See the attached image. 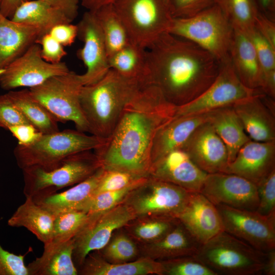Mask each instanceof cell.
I'll list each match as a JSON object with an SVG mask.
<instances>
[{
    "mask_svg": "<svg viewBox=\"0 0 275 275\" xmlns=\"http://www.w3.org/2000/svg\"><path fill=\"white\" fill-rule=\"evenodd\" d=\"M112 5L131 42L145 49L168 32L173 18L163 0H114Z\"/></svg>",
    "mask_w": 275,
    "mask_h": 275,
    "instance_id": "8",
    "label": "cell"
},
{
    "mask_svg": "<svg viewBox=\"0 0 275 275\" xmlns=\"http://www.w3.org/2000/svg\"><path fill=\"white\" fill-rule=\"evenodd\" d=\"M219 62L196 43L166 32L147 49L145 84L179 106L197 98L216 78Z\"/></svg>",
    "mask_w": 275,
    "mask_h": 275,
    "instance_id": "2",
    "label": "cell"
},
{
    "mask_svg": "<svg viewBox=\"0 0 275 275\" xmlns=\"http://www.w3.org/2000/svg\"><path fill=\"white\" fill-rule=\"evenodd\" d=\"M266 258L262 274L265 275L275 274V249L266 252Z\"/></svg>",
    "mask_w": 275,
    "mask_h": 275,
    "instance_id": "54",
    "label": "cell"
},
{
    "mask_svg": "<svg viewBox=\"0 0 275 275\" xmlns=\"http://www.w3.org/2000/svg\"><path fill=\"white\" fill-rule=\"evenodd\" d=\"M209 122L226 146L229 163L251 139L232 106L210 111Z\"/></svg>",
    "mask_w": 275,
    "mask_h": 275,
    "instance_id": "31",
    "label": "cell"
},
{
    "mask_svg": "<svg viewBox=\"0 0 275 275\" xmlns=\"http://www.w3.org/2000/svg\"><path fill=\"white\" fill-rule=\"evenodd\" d=\"M108 64L112 69L121 75L145 84L146 49L130 43L108 57Z\"/></svg>",
    "mask_w": 275,
    "mask_h": 275,
    "instance_id": "34",
    "label": "cell"
},
{
    "mask_svg": "<svg viewBox=\"0 0 275 275\" xmlns=\"http://www.w3.org/2000/svg\"><path fill=\"white\" fill-rule=\"evenodd\" d=\"M163 1L168 5V6L169 7V3L170 0H163Z\"/></svg>",
    "mask_w": 275,
    "mask_h": 275,
    "instance_id": "56",
    "label": "cell"
},
{
    "mask_svg": "<svg viewBox=\"0 0 275 275\" xmlns=\"http://www.w3.org/2000/svg\"><path fill=\"white\" fill-rule=\"evenodd\" d=\"M29 123L42 134L59 131L58 121L31 95L29 89L10 91L6 93Z\"/></svg>",
    "mask_w": 275,
    "mask_h": 275,
    "instance_id": "32",
    "label": "cell"
},
{
    "mask_svg": "<svg viewBox=\"0 0 275 275\" xmlns=\"http://www.w3.org/2000/svg\"><path fill=\"white\" fill-rule=\"evenodd\" d=\"M234 29L229 56L234 71L246 87L260 90L263 70L254 46L246 33Z\"/></svg>",
    "mask_w": 275,
    "mask_h": 275,
    "instance_id": "24",
    "label": "cell"
},
{
    "mask_svg": "<svg viewBox=\"0 0 275 275\" xmlns=\"http://www.w3.org/2000/svg\"><path fill=\"white\" fill-rule=\"evenodd\" d=\"M233 28L245 32L255 27L260 11L256 0H215Z\"/></svg>",
    "mask_w": 275,
    "mask_h": 275,
    "instance_id": "35",
    "label": "cell"
},
{
    "mask_svg": "<svg viewBox=\"0 0 275 275\" xmlns=\"http://www.w3.org/2000/svg\"><path fill=\"white\" fill-rule=\"evenodd\" d=\"M106 140L78 130H59L42 134L31 145L18 144L14 154L21 170L31 167L48 170L59 165L72 155L98 148Z\"/></svg>",
    "mask_w": 275,
    "mask_h": 275,
    "instance_id": "4",
    "label": "cell"
},
{
    "mask_svg": "<svg viewBox=\"0 0 275 275\" xmlns=\"http://www.w3.org/2000/svg\"><path fill=\"white\" fill-rule=\"evenodd\" d=\"M260 92L261 90L250 89L241 81L229 59L220 63L216 78L202 94L190 102L176 107L175 116L204 113L231 106Z\"/></svg>",
    "mask_w": 275,
    "mask_h": 275,
    "instance_id": "12",
    "label": "cell"
},
{
    "mask_svg": "<svg viewBox=\"0 0 275 275\" xmlns=\"http://www.w3.org/2000/svg\"><path fill=\"white\" fill-rule=\"evenodd\" d=\"M215 0H170L169 9L174 18L192 17L215 4Z\"/></svg>",
    "mask_w": 275,
    "mask_h": 275,
    "instance_id": "44",
    "label": "cell"
},
{
    "mask_svg": "<svg viewBox=\"0 0 275 275\" xmlns=\"http://www.w3.org/2000/svg\"><path fill=\"white\" fill-rule=\"evenodd\" d=\"M234 31L231 23L215 4L192 17L173 18L168 32L196 43L221 63L230 59Z\"/></svg>",
    "mask_w": 275,
    "mask_h": 275,
    "instance_id": "6",
    "label": "cell"
},
{
    "mask_svg": "<svg viewBox=\"0 0 275 275\" xmlns=\"http://www.w3.org/2000/svg\"><path fill=\"white\" fill-rule=\"evenodd\" d=\"M12 135L17 140L18 144L28 146L32 144L42 134L31 124H23L9 128Z\"/></svg>",
    "mask_w": 275,
    "mask_h": 275,
    "instance_id": "49",
    "label": "cell"
},
{
    "mask_svg": "<svg viewBox=\"0 0 275 275\" xmlns=\"http://www.w3.org/2000/svg\"><path fill=\"white\" fill-rule=\"evenodd\" d=\"M77 26V37L83 42L77 56L86 68L80 74L84 86L101 79L110 69L108 56L103 37L94 12H85Z\"/></svg>",
    "mask_w": 275,
    "mask_h": 275,
    "instance_id": "16",
    "label": "cell"
},
{
    "mask_svg": "<svg viewBox=\"0 0 275 275\" xmlns=\"http://www.w3.org/2000/svg\"><path fill=\"white\" fill-rule=\"evenodd\" d=\"M201 244L179 222L159 239L148 243L144 250L148 256L162 260L196 255Z\"/></svg>",
    "mask_w": 275,
    "mask_h": 275,
    "instance_id": "28",
    "label": "cell"
},
{
    "mask_svg": "<svg viewBox=\"0 0 275 275\" xmlns=\"http://www.w3.org/2000/svg\"><path fill=\"white\" fill-rule=\"evenodd\" d=\"M244 33L254 46L263 70V78L265 75L275 71V48L259 34L255 27Z\"/></svg>",
    "mask_w": 275,
    "mask_h": 275,
    "instance_id": "41",
    "label": "cell"
},
{
    "mask_svg": "<svg viewBox=\"0 0 275 275\" xmlns=\"http://www.w3.org/2000/svg\"><path fill=\"white\" fill-rule=\"evenodd\" d=\"M190 193L173 183L148 176L144 183L130 193L124 203L136 218H176Z\"/></svg>",
    "mask_w": 275,
    "mask_h": 275,
    "instance_id": "10",
    "label": "cell"
},
{
    "mask_svg": "<svg viewBox=\"0 0 275 275\" xmlns=\"http://www.w3.org/2000/svg\"><path fill=\"white\" fill-rule=\"evenodd\" d=\"M176 219L201 244L224 231L216 207L200 192L189 193Z\"/></svg>",
    "mask_w": 275,
    "mask_h": 275,
    "instance_id": "18",
    "label": "cell"
},
{
    "mask_svg": "<svg viewBox=\"0 0 275 275\" xmlns=\"http://www.w3.org/2000/svg\"><path fill=\"white\" fill-rule=\"evenodd\" d=\"M74 244L72 239L60 243L44 245L42 255L27 266L29 275H77L73 259Z\"/></svg>",
    "mask_w": 275,
    "mask_h": 275,
    "instance_id": "27",
    "label": "cell"
},
{
    "mask_svg": "<svg viewBox=\"0 0 275 275\" xmlns=\"http://www.w3.org/2000/svg\"><path fill=\"white\" fill-rule=\"evenodd\" d=\"M176 107L155 86L140 89L123 108L105 143L94 150L101 167L148 177L155 136L175 117Z\"/></svg>",
    "mask_w": 275,
    "mask_h": 275,
    "instance_id": "1",
    "label": "cell"
},
{
    "mask_svg": "<svg viewBox=\"0 0 275 275\" xmlns=\"http://www.w3.org/2000/svg\"><path fill=\"white\" fill-rule=\"evenodd\" d=\"M144 87L112 69L97 82L83 86L80 103L89 133L107 139L125 105Z\"/></svg>",
    "mask_w": 275,
    "mask_h": 275,
    "instance_id": "3",
    "label": "cell"
},
{
    "mask_svg": "<svg viewBox=\"0 0 275 275\" xmlns=\"http://www.w3.org/2000/svg\"><path fill=\"white\" fill-rule=\"evenodd\" d=\"M89 214L87 222L73 238V259L75 266L79 267L89 254L106 246L116 230L136 218L124 202L108 210Z\"/></svg>",
    "mask_w": 275,
    "mask_h": 275,
    "instance_id": "11",
    "label": "cell"
},
{
    "mask_svg": "<svg viewBox=\"0 0 275 275\" xmlns=\"http://www.w3.org/2000/svg\"><path fill=\"white\" fill-rule=\"evenodd\" d=\"M102 250L103 257L112 263L129 262L135 258L138 254L137 247L134 242L123 233L112 237Z\"/></svg>",
    "mask_w": 275,
    "mask_h": 275,
    "instance_id": "40",
    "label": "cell"
},
{
    "mask_svg": "<svg viewBox=\"0 0 275 275\" xmlns=\"http://www.w3.org/2000/svg\"><path fill=\"white\" fill-rule=\"evenodd\" d=\"M90 253L78 269L84 275H147L163 274L161 261L149 257L135 261L112 263L96 253Z\"/></svg>",
    "mask_w": 275,
    "mask_h": 275,
    "instance_id": "26",
    "label": "cell"
},
{
    "mask_svg": "<svg viewBox=\"0 0 275 275\" xmlns=\"http://www.w3.org/2000/svg\"><path fill=\"white\" fill-rule=\"evenodd\" d=\"M148 177L141 178L130 185L120 189L93 195L86 204L82 211L89 213L99 212L124 203L130 193L144 183Z\"/></svg>",
    "mask_w": 275,
    "mask_h": 275,
    "instance_id": "38",
    "label": "cell"
},
{
    "mask_svg": "<svg viewBox=\"0 0 275 275\" xmlns=\"http://www.w3.org/2000/svg\"><path fill=\"white\" fill-rule=\"evenodd\" d=\"M163 267V274L217 275L195 255L160 261Z\"/></svg>",
    "mask_w": 275,
    "mask_h": 275,
    "instance_id": "39",
    "label": "cell"
},
{
    "mask_svg": "<svg viewBox=\"0 0 275 275\" xmlns=\"http://www.w3.org/2000/svg\"><path fill=\"white\" fill-rule=\"evenodd\" d=\"M200 192L215 205L256 210L259 204L256 185L233 174H207Z\"/></svg>",
    "mask_w": 275,
    "mask_h": 275,
    "instance_id": "15",
    "label": "cell"
},
{
    "mask_svg": "<svg viewBox=\"0 0 275 275\" xmlns=\"http://www.w3.org/2000/svg\"><path fill=\"white\" fill-rule=\"evenodd\" d=\"M215 206L224 231L259 251L266 253L275 249V214L266 216L256 210Z\"/></svg>",
    "mask_w": 275,
    "mask_h": 275,
    "instance_id": "13",
    "label": "cell"
},
{
    "mask_svg": "<svg viewBox=\"0 0 275 275\" xmlns=\"http://www.w3.org/2000/svg\"><path fill=\"white\" fill-rule=\"evenodd\" d=\"M93 12L99 24L108 57L132 43L112 4L104 5Z\"/></svg>",
    "mask_w": 275,
    "mask_h": 275,
    "instance_id": "33",
    "label": "cell"
},
{
    "mask_svg": "<svg viewBox=\"0 0 275 275\" xmlns=\"http://www.w3.org/2000/svg\"><path fill=\"white\" fill-rule=\"evenodd\" d=\"M30 124L6 94L0 96V127L6 130L20 124Z\"/></svg>",
    "mask_w": 275,
    "mask_h": 275,
    "instance_id": "45",
    "label": "cell"
},
{
    "mask_svg": "<svg viewBox=\"0 0 275 275\" xmlns=\"http://www.w3.org/2000/svg\"><path fill=\"white\" fill-rule=\"evenodd\" d=\"M254 26L259 34L275 48V20L260 12L256 18Z\"/></svg>",
    "mask_w": 275,
    "mask_h": 275,
    "instance_id": "50",
    "label": "cell"
},
{
    "mask_svg": "<svg viewBox=\"0 0 275 275\" xmlns=\"http://www.w3.org/2000/svg\"><path fill=\"white\" fill-rule=\"evenodd\" d=\"M77 26L71 23H62L54 26L50 35L64 47L70 46L77 37Z\"/></svg>",
    "mask_w": 275,
    "mask_h": 275,
    "instance_id": "48",
    "label": "cell"
},
{
    "mask_svg": "<svg viewBox=\"0 0 275 275\" xmlns=\"http://www.w3.org/2000/svg\"><path fill=\"white\" fill-rule=\"evenodd\" d=\"M259 204L256 211L261 214H275V169L257 185Z\"/></svg>",
    "mask_w": 275,
    "mask_h": 275,
    "instance_id": "43",
    "label": "cell"
},
{
    "mask_svg": "<svg viewBox=\"0 0 275 275\" xmlns=\"http://www.w3.org/2000/svg\"><path fill=\"white\" fill-rule=\"evenodd\" d=\"M10 19L37 29L41 36L49 33L58 24L72 22L61 11L42 0L24 1Z\"/></svg>",
    "mask_w": 275,
    "mask_h": 275,
    "instance_id": "30",
    "label": "cell"
},
{
    "mask_svg": "<svg viewBox=\"0 0 275 275\" xmlns=\"http://www.w3.org/2000/svg\"><path fill=\"white\" fill-rule=\"evenodd\" d=\"M26 0H0V12L9 18H11L18 7Z\"/></svg>",
    "mask_w": 275,
    "mask_h": 275,
    "instance_id": "52",
    "label": "cell"
},
{
    "mask_svg": "<svg viewBox=\"0 0 275 275\" xmlns=\"http://www.w3.org/2000/svg\"><path fill=\"white\" fill-rule=\"evenodd\" d=\"M143 177L124 171L103 169L94 195L124 188Z\"/></svg>",
    "mask_w": 275,
    "mask_h": 275,
    "instance_id": "42",
    "label": "cell"
},
{
    "mask_svg": "<svg viewBox=\"0 0 275 275\" xmlns=\"http://www.w3.org/2000/svg\"><path fill=\"white\" fill-rule=\"evenodd\" d=\"M41 37L37 29L15 22L0 12V74Z\"/></svg>",
    "mask_w": 275,
    "mask_h": 275,
    "instance_id": "25",
    "label": "cell"
},
{
    "mask_svg": "<svg viewBox=\"0 0 275 275\" xmlns=\"http://www.w3.org/2000/svg\"><path fill=\"white\" fill-rule=\"evenodd\" d=\"M266 254L223 231L195 255L217 274L254 275L262 274Z\"/></svg>",
    "mask_w": 275,
    "mask_h": 275,
    "instance_id": "5",
    "label": "cell"
},
{
    "mask_svg": "<svg viewBox=\"0 0 275 275\" xmlns=\"http://www.w3.org/2000/svg\"><path fill=\"white\" fill-rule=\"evenodd\" d=\"M207 173L182 149L173 151L150 166L149 176L200 192Z\"/></svg>",
    "mask_w": 275,
    "mask_h": 275,
    "instance_id": "20",
    "label": "cell"
},
{
    "mask_svg": "<svg viewBox=\"0 0 275 275\" xmlns=\"http://www.w3.org/2000/svg\"><path fill=\"white\" fill-rule=\"evenodd\" d=\"M181 149L207 174L224 172L229 163L226 146L209 121L196 129Z\"/></svg>",
    "mask_w": 275,
    "mask_h": 275,
    "instance_id": "17",
    "label": "cell"
},
{
    "mask_svg": "<svg viewBox=\"0 0 275 275\" xmlns=\"http://www.w3.org/2000/svg\"><path fill=\"white\" fill-rule=\"evenodd\" d=\"M103 172V169L100 168L87 179L63 192L38 194L32 198L54 216L70 211H82L94 195Z\"/></svg>",
    "mask_w": 275,
    "mask_h": 275,
    "instance_id": "23",
    "label": "cell"
},
{
    "mask_svg": "<svg viewBox=\"0 0 275 275\" xmlns=\"http://www.w3.org/2000/svg\"><path fill=\"white\" fill-rule=\"evenodd\" d=\"M210 113L175 116L161 127L153 141L150 166L171 152L181 149L196 129L209 121Z\"/></svg>",
    "mask_w": 275,
    "mask_h": 275,
    "instance_id": "22",
    "label": "cell"
},
{
    "mask_svg": "<svg viewBox=\"0 0 275 275\" xmlns=\"http://www.w3.org/2000/svg\"><path fill=\"white\" fill-rule=\"evenodd\" d=\"M275 169V141L249 140L223 173L241 176L256 185Z\"/></svg>",
    "mask_w": 275,
    "mask_h": 275,
    "instance_id": "19",
    "label": "cell"
},
{
    "mask_svg": "<svg viewBox=\"0 0 275 275\" xmlns=\"http://www.w3.org/2000/svg\"><path fill=\"white\" fill-rule=\"evenodd\" d=\"M61 11L72 22L78 15L80 0H42Z\"/></svg>",
    "mask_w": 275,
    "mask_h": 275,
    "instance_id": "51",
    "label": "cell"
},
{
    "mask_svg": "<svg viewBox=\"0 0 275 275\" xmlns=\"http://www.w3.org/2000/svg\"><path fill=\"white\" fill-rule=\"evenodd\" d=\"M114 1V0H80V3L87 11H95L104 5L112 4Z\"/></svg>",
    "mask_w": 275,
    "mask_h": 275,
    "instance_id": "55",
    "label": "cell"
},
{
    "mask_svg": "<svg viewBox=\"0 0 275 275\" xmlns=\"http://www.w3.org/2000/svg\"><path fill=\"white\" fill-rule=\"evenodd\" d=\"M260 12L275 20V0H256Z\"/></svg>",
    "mask_w": 275,
    "mask_h": 275,
    "instance_id": "53",
    "label": "cell"
},
{
    "mask_svg": "<svg viewBox=\"0 0 275 275\" xmlns=\"http://www.w3.org/2000/svg\"><path fill=\"white\" fill-rule=\"evenodd\" d=\"M8 221L12 227H24L36 236L44 245L50 242L54 216L36 204L32 197H25Z\"/></svg>",
    "mask_w": 275,
    "mask_h": 275,
    "instance_id": "29",
    "label": "cell"
},
{
    "mask_svg": "<svg viewBox=\"0 0 275 275\" xmlns=\"http://www.w3.org/2000/svg\"><path fill=\"white\" fill-rule=\"evenodd\" d=\"M90 216L82 211H70L54 216L50 243H60L73 239L83 228Z\"/></svg>",
    "mask_w": 275,
    "mask_h": 275,
    "instance_id": "36",
    "label": "cell"
},
{
    "mask_svg": "<svg viewBox=\"0 0 275 275\" xmlns=\"http://www.w3.org/2000/svg\"><path fill=\"white\" fill-rule=\"evenodd\" d=\"M264 94L257 93L232 106L251 140L275 141L274 105L264 99Z\"/></svg>",
    "mask_w": 275,
    "mask_h": 275,
    "instance_id": "21",
    "label": "cell"
},
{
    "mask_svg": "<svg viewBox=\"0 0 275 275\" xmlns=\"http://www.w3.org/2000/svg\"><path fill=\"white\" fill-rule=\"evenodd\" d=\"M101 168L96 154L89 150L72 155L51 169L24 168L22 170L23 194L25 197H32L38 194L57 192L85 180Z\"/></svg>",
    "mask_w": 275,
    "mask_h": 275,
    "instance_id": "7",
    "label": "cell"
},
{
    "mask_svg": "<svg viewBox=\"0 0 275 275\" xmlns=\"http://www.w3.org/2000/svg\"><path fill=\"white\" fill-rule=\"evenodd\" d=\"M135 224L131 234L138 240L146 243L156 241L170 231L178 222L175 218L149 217Z\"/></svg>",
    "mask_w": 275,
    "mask_h": 275,
    "instance_id": "37",
    "label": "cell"
},
{
    "mask_svg": "<svg viewBox=\"0 0 275 275\" xmlns=\"http://www.w3.org/2000/svg\"><path fill=\"white\" fill-rule=\"evenodd\" d=\"M69 71L65 62L52 64L45 61L41 57L40 45L35 43L3 70L0 86L6 90L20 87L31 88Z\"/></svg>",
    "mask_w": 275,
    "mask_h": 275,
    "instance_id": "14",
    "label": "cell"
},
{
    "mask_svg": "<svg viewBox=\"0 0 275 275\" xmlns=\"http://www.w3.org/2000/svg\"><path fill=\"white\" fill-rule=\"evenodd\" d=\"M83 86L80 74L69 70L29 89L32 96L58 122L71 121L77 130L89 132L80 103V93Z\"/></svg>",
    "mask_w": 275,
    "mask_h": 275,
    "instance_id": "9",
    "label": "cell"
},
{
    "mask_svg": "<svg viewBox=\"0 0 275 275\" xmlns=\"http://www.w3.org/2000/svg\"><path fill=\"white\" fill-rule=\"evenodd\" d=\"M24 256L9 252L0 244V275H29Z\"/></svg>",
    "mask_w": 275,
    "mask_h": 275,
    "instance_id": "46",
    "label": "cell"
},
{
    "mask_svg": "<svg viewBox=\"0 0 275 275\" xmlns=\"http://www.w3.org/2000/svg\"><path fill=\"white\" fill-rule=\"evenodd\" d=\"M36 43L41 47V55L46 62L52 64L60 63L67 53L64 47L53 38L49 33L39 38Z\"/></svg>",
    "mask_w": 275,
    "mask_h": 275,
    "instance_id": "47",
    "label": "cell"
}]
</instances>
